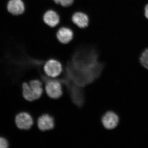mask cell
<instances>
[{
	"label": "cell",
	"instance_id": "1",
	"mask_svg": "<svg viewBox=\"0 0 148 148\" xmlns=\"http://www.w3.org/2000/svg\"><path fill=\"white\" fill-rule=\"evenodd\" d=\"M98 54L91 46H82L73 53L66 66V77L77 87L92 83L101 75L104 63L98 61Z\"/></svg>",
	"mask_w": 148,
	"mask_h": 148
},
{
	"label": "cell",
	"instance_id": "2",
	"mask_svg": "<svg viewBox=\"0 0 148 148\" xmlns=\"http://www.w3.org/2000/svg\"><path fill=\"white\" fill-rule=\"evenodd\" d=\"M43 92L42 84L39 80H32L29 83L24 82L22 84V95L24 99L29 102L39 99Z\"/></svg>",
	"mask_w": 148,
	"mask_h": 148
},
{
	"label": "cell",
	"instance_id": "3",
	"mask_svg": "<svg viewBox=\"0 0 148 148\" xmlns=\"http://www.w3.org/2000/svg\"><path fill=\"white\" fill-rule=\"evenodd\" d=\"M41 77L45 83L46 92L48 96L53 99H59L61 98L63 94L61 84L63 79L48 77L41 74Z\"/></svg>",
	"mask_w": 148,
	"mask_h": 148
},
{
	"label": "cell",
	"instance_id": "4",
	"mask_svg": "<svg viewBox=\"0 0 148 148\" xmlns=\"http://www.w3.org/2000/svg\"><path fill=\"white\" fill-rule=\"evenodd\" d=\"M43 70L48 77L55 79L62 73L63 66L60 61L52 58L47 60L44 63Z\"/></svg>",
	"mask_w": 148,
	"mask_h": 148
},
{
	"label": "cell",
	"instance_id": "5",
	"mask_svg": "<svg viewBox=\"0 0 148 148\" xmlns=\"http://www.w3.org/2000/svg\"><path fill=\"white\" fill-rule=\"evenodd\" d=\"M14 123L16 127L20 130H29L34 123V119L29 113L23 112L18 113L15 116Z\"/></svg>",
	"mask_w": 148,
	"mask_h": 148
},
{
	"label": "cell",
	"instance_id": "6",
	"mask_svg": "<svg viewBox=\"0 0 148 148\" xmlns=\"http://www.w3.org/2000/svg\"><path fill=\"white\" fill-rule=\"evenodd\" d=\"M101 122L103 126L106 129H114L119 123V117L114 112L109 111L103 115L101 119Z\"/></svg>",
	"mask_w": 148,
	"mask_h": 148
},
{
	"label": "cell",
	"instance_id": "7",
	"mask_svg": "<svg viewBox=\"0 0 148 148\" xmlns=\"http://www.w3.org/2000/svg\"><path fill=\"white\" fill-rule=\"evenodd\" d=\"M37 125L38 129L43 132L51 130L55 127L54 118L49 114H43L38 118Z\"/></svg>",
	"mask_w": 148,
	"mask_h": 148
},
{
	"label": "cell",
	"instance_id": "8",
	"mask_svg": "<svg viewBox=\"0 0 148 148\" xmlns=\"http://www.w3.org/2000/svg\"><path fill=\"white\" fill-rule=\"evenodd\" d=\"M7 9L9 13L14 16L21 15L25 11V4L22 0H9Z\"/></svg>",
	"mask_w": 148,
	"mask_h": 148
},
{
	"label": "cell",
	"instance_id": "9",
	"mask_svg": "<svg viewBox=\"0 0 148 148\" xmlns=\"http://www.w3.org/2000/svg\"><path fill=\"white\" fill-rule=\"evenodd\" d=\"M74 34L73 31L67 27H62L58 29L56 33L57 39L64 44L69 43L73 40Z\"/></svg>",
	"mask_w": 148,
	"mask_h": 148
},
{
	"label": "cell",
	"instance_id": "10",
	"mask_svg": "<svg viewBox=\"0 0 148 148\" xmlns=\"http://www.w3.org/2000/svg\"><path fill=\"white\" fill-rule=\"evenodd\" d=\"M43 19L45 23L51 27H56L60 22V16L55 11L49 10L44 14Z\"/></svg>",
	"mask_w": 148,
	"mask_h": 148
},
{
	"label": "cell",
	"instance_id": "11",
	"mask_svg": "<svg viewBox=\"0 0 148 148\" xmlns=\"http://www.w3.org/2000/svg\"><path fill=\"white\" fill-rule=\"evenodd\" d=\"M72 20L74 24L80 28H85L89 24V18L86 14L77 12L73 14Z\"/></svg>",
	"mask_w": 148,
	"mask_h": 148
},
{
	"label": "cell",
	"instance_id": "12",
	"mask_svg": "<svg viewBox=\"0 0 148 148\" xmlns=\"http://www.w3.org/2000/svg\"><path fill=\"white\" fill-rule=\"evenodd\" d=\"M140 61L142 66L148 70V48L145 49L141 54Z\"/></svg>",
	"mask_w": 148,
	"mask_h": 148
},
{
	"label": "cell",
	"instance_id": "13",
	"mask_svg": "<svg viewBox=\"0 0 148 148\" xmlns=\"http://www.w3.org/2000/svg\"><path fill=\"white\" fill-rule=\"evenodd\" d=\"M54 2L59 4L65 7H69L72 5L74 2V0H53Z\"/></svg>",
	"mask_w": 148,
	"mask_h": 148
},
{
	"label": "cell",
	"instance_id": "14",
	"mask_svg": "<svg viewBox=\"0 0 148 148\" xmlns=\"http://www.w3.org/2000/svg\"><path fill=\"white\" fill-rule=\"evenodd\" d=\"M9 146L8 141L6 138L0 137V148H7Z\"/></svg>",
	"mask_w": 148,
	"mask_h": 148
},
{
	"label": "cell",
	"instance_id": "15",
	"mask_svg": "<svg viewBox=\"0 0 148 148\" xmlns=\"http://www.w3.org/2000/svg\"><path fill=\"white\" fill-rule=\"evenodd\" d=\"M145 15L146 18L148 19V3L145 7Z\"/></svg>",
	"mask_w": 148,
	"mask_h": 148
}]
</instances>
